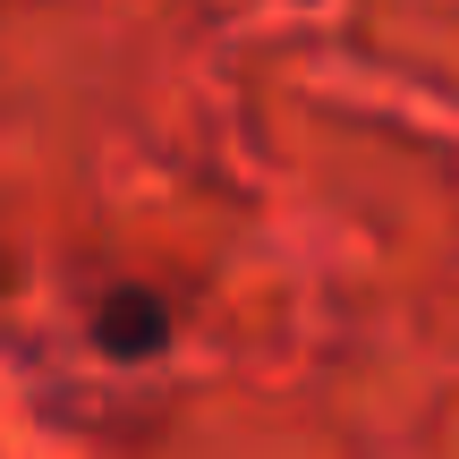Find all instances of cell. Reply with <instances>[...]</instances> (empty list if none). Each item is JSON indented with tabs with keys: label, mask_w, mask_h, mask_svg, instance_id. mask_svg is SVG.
<instances>
[{
	"label": "cell",
	"mask_w": 459,
	"mask_h": 459,
	"mask_svg": "<svg viewBox=\"0 0 459 459\" xmlns=\"http://www.w3.org/2000/svg\"><path fill=\"white\" fill-rule=\"evenodd\" d=\"M94 341H102V358H153L170 341V307L153 290H111L94 307Z\"/></svg>",
	"instance_id": "cell-1"
}]
</instances>
